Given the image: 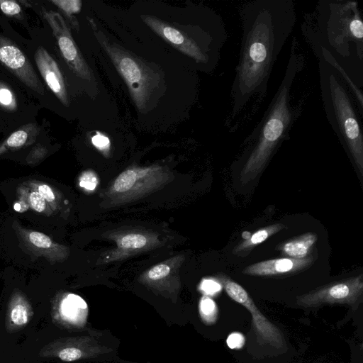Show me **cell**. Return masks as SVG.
I'll return each instance as SVG.
<instances>
[{
  "instance_id": "6da1fadb",
  "label": "cell",
  "mask_w": 363,
  "mask_h": 363,
  "mask_svg": "<svg viewBox=\"0 0 363 363\" xmlns=\"http://www.w3.org/2000/svg\"><path fill=\"white\" fill-rule=\"evenodd\" d=\"M242 38L231 86L230 131L240 125L241 114L254 101V110L267 93L274 65L296 22L293 0H253L239 11Z\"/></svg>"
},
{
  "instance_id": "7a4b0ae2",
  "label": "cell",
  "mask_w": 363,
  "mask_h": 363,
  "mask_svg": "<svg viewBox=\"0 0 363 363\" xmlns=\"http://www.w3.org/2000/svg\"><path fill=\"white\" fill-rule=\"evenodd\" d=\"M301 30L315 55L335 67L363 113V22L353 1L320 0Z\"/></svg>"
},
{
  "instance_id": "3957f363",
  "label": "cell",
  "mask_w": 363,
  "mask_h": 363,
  "mask_svg": "<svg viewBox=\"0 0 363 363\" xmlns=\"http://www.w3.org/2000/svg\"><path fill=\"white\" fill-rule=\"evenodd\" d=\"M298 45L297 39L294 37L284 77L263 117L246 140L249 147L240 174L243 184L264 170L279 146L289 138L306 104V95L294 101V84L306 64Z\"/></svg>"
},
{
  "instance_id": "277c9868",
  "label": "cell",
  "mask_w": 363,
  "mask_h": 363,
  "mask_svg": "<svg viewBox=\"0 0 363 363\" xmlns=\"http://www.w3.org/2000/svg\"><path fill=\"white\" fill-rule=\"evenodd\" d=\"M319 82L326 118L363 175V134L350 91L341 74L320 55Z\"/></svg>"
},
{
  "instance_id": "5b68a950",
  "label": "cell",
  "mask_w": 363,
  "mask_h": 363,
  "mask_svg": "<svg viewBox=\"0 0 363 363\" xmlns=\"http://www.w3.org/2000/svg\"><path fill=\"white\" fill-rule=\"evenodd\" d=\"M89 21L95 38L125 82L136 107L145 112L159 89L160 75L139 57L110 41L93 19L89 18Z\"/></svg>"
},
{
  "instance_id": "8992f818",
  "label": "cell",
  "mask_w": 363,
  "mask_h": 363,
  "mask_svg": "<svg viewBox=\"0 0 363 363\" xmlns=\"http://www.w3.org/2000/svg\"><path fill=\"white\" fill-rule=\"evenodd\" d=\"M169 179L170 173L162 166L130 167L116 178L106 196L111 203H123L160 189Z\"/></svg>"
},
{
  "instance_id": "52a82bcc",
  "label": "cell",
  "mask_w": 363,
  "mask_h": 363,
  "mask_svg": "<svg viewBox=\"0 0 363 363\" xmlns=\"http://www.w3.org/2000/svg\"><path fill=\"white\" fill-rule=\"evenodd\" d=\"M142 18L156 34L197 63L204 65L216 64L221 45L191 37L152 16H143Z\"/></svg>"
},
{
  "instance_id": "ba28073f",
  "label": "cell",
  "mask_w": 363,
  "mask_h": 363,
  "mask_svg": "<svg viewBox=\"0 0 363 363\" xmlns=\"http://www.w3.org/2000/svg\"><path fill=\"white\" fill-rule=\"evenodd\" d=\"M216 277L229 297L250 313L257 340L277 349L283 348L285 342L280 330L262 313L245 289L226 274L220 273Z\"/></svg>"
},
{
  "instance_id": "9c48e42d",
  "label": "cell",
  "mask_w": 363,
  "mask_h": 363,
  "mask_svg": "<svg viewBox=\"0 0 363 363\" xmlns=\"http://www.w3.org/2000/svg\"><path fill=\"white\" fill-rule=\"evenodd\" d=\"M363 275L344 279L297 296L296 304L309 308L323 304H346L351 306L361 301Z\"/></svg>"
},
{
  "instance_id": "30bf717a",
  "label": "cell",
  "mask_w": 363,
  "mask_h": 363,
  "mask_svg": "<svg viewBox=\"0 0 363 363\" xmlns=\"http://www.w3.org/2000/svg\"><path fill=\"white\" fill-rule=\"evenodd\" d=\"M44 18L51 27L62 55L72 71L80 78L91 79V70L79 52L70 30L57 12L43 9Z\"/></svg>"
},
{
  "instance_id": "8fae6325",
  "label": "cell",
  "mask_w": 363,
  "mask_h": 363,
  "mask_svg": "<svg viewBox=\"0 0 363 363\" xmlns=\"http://www.w3.org/2000/svg\"><path fill=\"white\" fill-rule=\"evenodd\" d=\"M0 62L30 89L40 95L45 94L43 84L29 60L10 40L1 35Z\"/></svg>"
},
{
  "instance_id": "7c38bea8",
  "label": "cell",
  "mask_w": 363,
  "mask_h": 363,
  "mask_svg": "<svg viewBox=\"0 0 363 363\" xmlns=\"http://www.w3.org/2000/svg\"><path fill=\"white\" fill-rule=\"evenodd\" d=\"M13 227L20 241L36 256L43 257L50 262H62L69 256V248L54 242L48 235L25 228L16 222Z\"/></svg>"
},
{
  "instance_id": "4fadbf2b",
  "label": "cell",
  "mask_w": 363,
  "mask_h": 363,
  "mask_svg": "<svg viewBox=\"0 0 363 363\" xmlns=\"http://www.w3.org/2000/svg\"><path fill=\"white\" fill-rule=\"evenodd\" d=\"M174 271L173 264L162 262L141 275L140 281L155 294L176 303L181 284L178 274Z\"/></svg>"
},
{
  "instance_id": "5bb4252c",
  "label": "cell",
  "mask_w": 363,
  "mask_h": 363,
  "mask_svg": "<svg viewBox=\"0 0 363 363\" xmlns=\"http://www.w3.org/2000/svg\"><path fill=\"white\" fill-rule=\"evenodd\" d=\"M313 262V256L301 259L284 257L267 259L248 265L242 272L246 275L256 277L281 276L306 269L312 265Z\"/></svg>"
},
{
  "instance_id": "9a60e30c",
  "label": "cell",
  "mask_w": 363,
  "mask_h": 363,
  "mask_svg": "<svg viewBox=\"0 0 363 363\" xmlns=\"http://www.w3.org/2000/svg\"><path fill=\"white\" fill-rule=\"evenodd\" d=\"M58 352V357L64 362H74L80 359H94L113 351L104 344L98 335L93 334L72 339Z\"/></svg>"
},
{
  "instance_id": "2e32d148",
  "label": "cell",
  "mask_w": 363,
  "mask_h": 363,
  "mask_svg": "<svg viewBox=\"0 0 363 363\" xmlns=\"http://www.w3.org/2000/svg\"><path fill=\"white\" fill-rule=\"evenodd\" d=\"M35 58L37 67L50 90L65 106H69L65 84L60 69L51 55L43 47H38Z\"/></svg>"
},
{
  "instance_id": "e0dca14e",
  "label": "cell",
  "mask_w": 363,
  "mask_h": 363,
  "mask_svg": "<svg viewBox=\"0 0 363 363\" xmlns=\"http://www.w3.org/2000/svg\"><path fill=\"white\" fill-rule=\"evenodd\" d=\"M117 247L106 259V262L118 260L145 251L159 243L157 236L145 232L129 231L118 236Z\"/></svg>"
},
{
  "instance_id": "ac0fdd59",
  "label": "cell",
  "mask_w": 363,
  "mask_h": 363,
  "mask_svg": "<svg viewBox=\"0 0 363 363\" xmlns=\"http://www.w3.org/2000/svg\"><path fill=\"white\" fill-rule=\"evenodd\" d=\"M60 311L62 319L72 325L83 328L87 323L88 305L77 294L65 295L60 302Z\"/></svg>"
},
{
  "instance_id": "d6986e66",
  "label": "cell",
  "mask_w": 363,
  "mask_h": 363,
  "mask_svg": "<svg viewBox=\"0 0 363 363\" xmlns=\"http://www.w3.org/2000/svg\"><path fill=\"white\" fill-rule=\"evenodd\" d=\"M317 240L315 233H307L282 242L277 246V249L287 257L301 259L308 257Z\"/></svg>"
},
{
  "instance_id": "ffe728a7",
  "label": "cell",
  "mask_w": 363,
  "mask_h": 363,
  "mask_svg": "<svg viewBox=\"0 0 363 363\" xmlns=\"http://www.w3.org/2000/svg\"><path fill=\"white\" fill-rule=\"evenodd\" d=\"M18 200L14 205V208L22 212L28 208L33 211L50 216L52 210L44 198L37 191L23 184L18 189Z\"/></svg>"
},
{
  "instance_id": "44dd1931",
  "label": "cell",
  "mask_w": 363,
  "mask_h": 363,
  "mask_svg": "<svg viewBox=\"0 0 363 363\" xmlns=\"http://www.w3.org/2000/svg\"><path fill=\"white\" fill-rule=\"evenodd\" d=\"M38 132L35 124H28L13 132L0 144V155L29 145L35 140Z\"/></svg>"
},
{
  "instance_id": "7402d4cb",
  "label": "cell",
  "mask_w": 363,
  "mask_h": 363,
  "mask_svg": "<svg viewBox=\"0 0 363 363\" xmlns=\"http://www.w3.org/2000/svg\"><path fill=\"white\" fill-rule=\"evenodd\" d=\"M285 228V225L282 223L272 224L262 228L253 233L250 237L245 239L242 242L236 245L233 250V253L235 255H245L255 246L263 242L270 236Z\"/></svg>"
},
{
  "instance_id": "603a6c76",
  "label": "cell",
  "mask_w": 363,
  "mask_h": 363,
  "mask_svg": "<svg viewBox=\"0 0 363 363\" xmlns=\"http://www.w3.org/2000/svg\"><path fill=\"white\" fill-rule=\"evenodd\" d=\"M23 185L40 194L52 211L59 209L61 196L58 194L57 191L54 189L51 186L37 180L25 182Z\"/></svg>"
},
{
  "instance_id": "cb8c5ba5",
  "label": "cell",
  "mask_w": 363,
  "mask_h": 363,
  "mask_svg": "<svg viewBox=\"0 0 363 363\" xmlns=\"http://www.w3.org/2000/svg\"><path fill=\"white\" fill-rule=\"evenodd\" d=\"M199 312L202 322L208 325L214 324L218 315L216 302L208 296H203L199 303Z\"/></svg>"
},
{
  "instance_id": "d4e9b609",
  "label": "cell",
  "mask_w": 363,
  "mask_h": 363,
  "mask_svg": "<svg viewBox=\"0 0 363 363\" xmlns=\"http://www.w3.org/2000/svg\"><path fill=\"white\" fill-rule=\"evenodd\" d=\"M51 2L62 10L69 18L73 27L76 30H79L78 21L73 15L80 11L82 1L79 0H52Z\"/></svg>"
},
{
  "instance_id": "484cf974",
  "label": "cell",
  "mask_w": 363,
  "mask_h": 363,
  "mask_svg": "<svg viewBox=\"0 0 363 363\" xmlns=\"http://www.w3.org/2000/svg\"><path fill=\"white\" fill-rule=\"evenodd\" d=\"M28 309L23 302L15 303L11 311V321L17 325H22L28 321Z\"/></svg>"
},
{
  "instance_id": "4316f807",
  "label": "cell",
  "mask_w": 363,
  "mask_h": 363,
  "mask_svg": "<svg viewBox=\"0 0 363 363\" xmlns=\"http://www.w3.org/2000/svg\"><path fill=\"white\" fill-rule=\"evenodd\" d=\"M98 183L96 174L90 170L84 172L79 177V186L88 191L94 190Z\"/></svg>"
},
{
  "instance_id": "83f0119b",
  "label": "cell",
  "mask_w": 363,
  "mask_h": 363,
  "mask_svg": "<svg viewBox=\"0 0 363 363\" xmlns=\"http://www.w3.org/2000/svg\"><path fill=\"white\" fill-rule=\"evenodd\" d=\"M48 153L46 147L41 144L35 145L28 155L26 160L30 164H34L43 160Z\"/></svg>"
},
{
  "instance_id": "f1b7e54d",
  "label": "cell",
  "mask_w": 363,
  "mask_h": 363,
  "mask_svg": "<svg viewBox=\"0 0 363 363\" xmlns=\"http://www.w3.org/2000/svg\"><path fill=\"white\" fill-rule=\"evenodd\" d=\"M220 289V284L211 279H204L200 284V290L208 296L216 294Z\"/></svg>"
},
{
  "instance_id": "f546056e",
  "label": "cell",
  "mask_w": 363,
  "mask_h": 363,
  "mask_svg": "<svg viewBox=\"0 0 363 363\" xmlns=\"http://www.w3.org/2000/svg\"><path fill=\"white\" fill-rule=\"evenodd\" d=\"M0 9L4 13L8 16H16L21 11V6L15 1L0 0Z\"/></svg>"
},
{
  "instance_id": "4dcf8cb0",
  "label": "cell",
  "mask_w": 363,
  "mask_h": 363,
  "mask_svg": "<svg viewBox=\"0 0 363 363\" xmlns=\"http://www.w3.org/2000/svg\"><path fill=\"white\" fill-rule=\"evenodd\" d=\"M226 343L230 349H240L245 345V337L240 333H233L228 337Z\"/></svg>"
},
{
  "instance_id": "1f68e13d",
  "label": "cell",
  "mask_w": 363,
  "mask_h": 363,
  "mask_svg": "<svg viewBox=\"0 0 363 363\" xmlns=\"http://www.w3.org/2000/svg\"><path fill=\"white\" fill-rule=\"evenodd\" d=\"M0 104L9 108L16 106L15 99L12 93L4 86L0 87Z\"/></svg>"
},
{
  "instance_id": "d6a6232c",
  "label": "cell",
  "mask_w": 363,
  "mask_h": 363,
  "mask_svg": "<svg viewBox=\"0 0 363 363\" xmlns=\"http://www.w3.org/2000/svg\"><path fill=\"white\" fill-rule=\"evenodd\" d=\"M91 141L93 145L101 151H106L109 149L110 147V140L109 139L102 135L101 133L97 132L96 135H95L92 138Z\"/></svg>"
}]
</instances>
